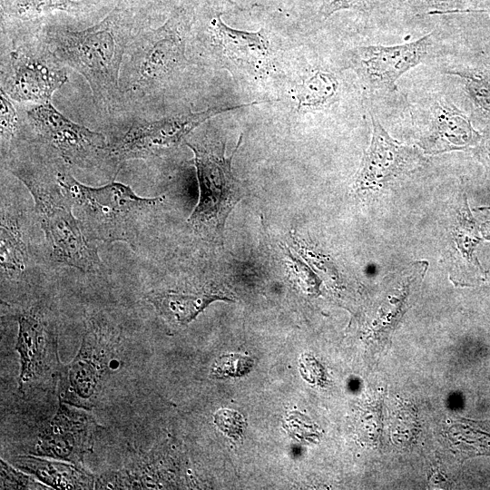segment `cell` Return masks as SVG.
I'll return each instance as SVG.
<instances>
[{
	"label": "cell",
	"instance_id": "9c48e42d",
	"mask_svg": "<svg viewBox=\"0 0 490 490\" xmlns=\"http://www.w3.org/2000/svg\"><path fill=\"white\" fill-rule=\"evenodd\" d=\"M432 34L395 45H362L348 53L349 66L371 93L393 92L397 80L421 64L433 44Z\"/></svg>",
	"mask_w": 490,
	"mask_h": 490
},
{
	"label": "cell",
	"instance_id": "d4e9b609",
	"mask_svg": "<svg viewBox=\"0 0 490 490\" xmlns=\"http://www.w3.org/2000/svg\"><path fill=\"white\" fill-rule=\"evenodd\" d=\"M1 489H46L45 485L36 482L26 474L15 470L1 460Z\"/></svg>",
	"mask_w": 490,
	"mask_h": 490
},
{
	"label": "cell",
	"instance_id": "7a4b0ae2",
	"mask_svg": "<svg viewBox=\"0 0 490 490\" xmlns=\"http://www.w3.org/2000/svg\"><path fill=\"white\" fill-rule=\"evenodd\" d=\"M193 15L179 5L162 25L144 24L129 44L120 73L122 111L142 110L188 66Z\"/></svg>",
	"mask_w": 490,
	"mask_h": 490
},
{
	"label": "cell",
	"instance_id": "ba28073f",
	"mask_svg": "<svg viewBox=\"0 0 490 490\" xmlns=\"http://www.w3.org/2000/svg\"><path fill=\"white\" fill-rule=\"evenodd\" d=\"M26 119L34 133L68 165L92 169L111 160L104 134L73 122L51 102L29 108Z\"/></svg>",
	"mask_w": 490,
	"mask_h": 490
},
{
	"label": "cell",
	"instance_id": "cb8c5ba5",
	"mask_svg": "<svg viewBox=\"0 0 490 490\" xmlns=\"http://www.w3.org/2000/svg\"><path fill=\"white\" fill-rule=\"evenodd\" d=\"M253 367V360L241 355H224L214 362L211 376L216 378L242 377Z\"/></svg>",
	"mask_w": 490,
	"mask_h": 490
},
{
	"label": "cell",
	"instance_id": "4fadbf2b",
	"mask_svg": "<svg viewBox=\"0 0 490 490\" xmlns=\"http://www.w3.org/2000/svg\"><path fill=\"white\" fill-rule=\"evenodd\" d=\"M15 349L20 357L19 388L37 383L58 370L57 341L54 325L38 309L17 315Z\"/></svg>",
	"mask_w": 490,
	"mask_h": 490
},
{
	"label": "cell",
	"instance_id": "4316f807",
	"mask_svg": "<svg viewBox=\"0 0 490 490\" xmlns=\"http://www.w3.org/2000/svg\"><path fill=\"white\" fill-rule=\"evenodd\" d=\"M381 0H323L319 13L328 18L344 9L369 10Z\"/></svg>",
	"mask_w": 490,
	"mask_h": 490
},
{
	"label": "cell",
	"instance_id": "603a6c76",
	"mask_svg": "<svg viewBox=\"0 0 490 490\" xmlns=\"http://www.w3.org/2000/svg\"><path fill=\"white\" fill-rule=\"evenodd\" d=\"M465 83V89L473 103L483 113L490 114V76L456 72Z\"/></svg>",
	"mask_w": 490,
	"mask_h": 490
},
{
	"label": "cell",
	"instance_id": "8fae6325",
	"mask_svg": "<svg viewBox=\"0 0 490 490\" xmlns=\"http://www.w3.org/2000/svg\"><path fill=\"white\" fill-rule=\"evenodd\" d=\"M371 120V141L354 181V190L360 194L384 190L424 162L417 150L394 140L376 116Z\"/></svg>",
	"mask_w": 490,
	"mask_h": 490
},
{
	"label": "cell",
	"instance_id": "83f0119b",
	"mask_svg": "<svg viewBox=\"0 0 490 490\" xmlns=\"http://www.w3.org/2000/svg\"><path fill=\"white\" fill-rule=\"evenodd\" d=\"M179 0H136L140 11L150 20L154 15L171 13Z\"/></svg>",
	"mask_w": 490,
	"mask_h": 490
},
{
	"label": "cell",
	"instance_id": "30bf717a",
	"mask_svg": "<svg viewBox=\"0 0 490 490\" xmlns=\"http://www.w3.org/2000/svg\"><path fill=\"white\" fill-rule=\"evenodd\" d=\"M109 347L105 330L93 323L75 358L61 367L60 400L80 407L93 404L113 362Z\"/></svg>",
	"mask_w": 490,
	"mask_h": 490
},
{
	"label": "cell",
	"instance_id": "3957f363",
	"mask_svg": "<svg viewBox=\"0 0 490 490\" xmlns=\"http://www.w3.org/2000/svg\"><path fill=\"white\" fill-rule=\"evenodd\" d=\"M13 173L26 186L34 201L35 211L55 263L95 271L102 261L97 249L83 232V227L74 214V203L58 182L56 176L45 169L20 163Z\"/></svg>",
	"mask_w": 490,
	"mask_h": 490
},
{
	"label": "cell",
	"instance_id": "277c9868",
	"mask_svg": "<svg viewBox=\"0 0 490 490\" xmlns=\"http://www.w3.org/2000/svg\"><path fill=\"white\" fill-rule=\"evenodd\" d=\"M55 176L77 209L83 229L103 242H133L148 214L164 200L140 197L122 182L87 186L65 168L58 169Z\"/></svg>",
	"mask_w": 490,
	"mask_h": 490
},
{
	"label": "cell",
	"instance_id": "52a82bcc",
	"mask_svg": "<svg viewBox=\"0 0 490 490\" xmlns=\"http://www.w3.org/2000/svg\"><path fill=\"white\" fill-rule=\"evenodd\" d=\"M261 103L263 101L222 104L199 112L176 113L156 120H136L115 142L110 143L111 160L123 162L163 155L181 142H186V136L210 118Z\"/></svg>",
	"mask_w": 490,
	"mask_h": 490
},
{
	"label": "cell",
	"instance_id": "5b68a950",
	"mask_svg": "<svg viewBox=\"0 0 490 490\" xmlns=\"http://www.w3.org/2000/svg\"><path fill=\"white\" fill-rule=\"evenodd\" d=\"M242 142V135L230 156H226L224 141L205 136L186 141L194 154L199 200L187 221L200 236L220 240L226 220L243 198L244 191L231 171V161Z\"/></svg>",
	"mask_w": 490,
	"mask_h": 490
},
{
	"label": "cell",
	"instance_id": "d6986e66",
	"mask_svg": "<svg viewBox=\"0 0 490 490\" xmlns=\"http://www.w3.org/2000/svg\"><path fill=\"white\" fill-rule=\"evenodd\" d=\"M220 299L211 290L186 293L173 290L154 291L147 299L166 319L185 325L193 320L211 301Z\"/></svg>",
	"mask_w": 490,
	"mask_h": 490
},
{
	"label": "cell",
	"instance_id": "2e32d148",
	"mask_svg": "<svg viewBox=\"0 0 490 490\" xmlns=\"http://www.w3.org/2000/svg\"><path fill=\"white\" fill-rule=\"evenodd\" d=\"M482 239L478 222L469 211L466 195L461 194L450 241V279L456 285L472 286L485 280L486 272L475 255V248Z\"/></svg>",
	"mask_w": 490,
	"mask_h": 490
},
{
	"label": "cell",
	"instance_id": "e0dca14e",
	"mask_svg": "<svg viewBox=\"0 0 490 490\" xmlns=\"http://www.w3.org/2000/svg\"><path fill=\"white\" fill-rule=\"evenodd\" d=\"M86 0H0L2 32L38 30L55 11L79 16L88 10Z\"/></svg>",
	"mask_w": 490,
	"mask_h": 490
},
{
	"label": "cell",
	"instance_id": "4dcf8cb0",
	"mask_svg": "<svg viewBox=\"0 0 490 490\" xmlns=\"http://www.w3.org/2000/svg\"><path fill=\"white\" fill-rule=\"evenodd\" d=\"M223 1H225V2H227V3H230V4H231V5H236L233 1H231V0H223ZM237 6H238V5H237Z\"/></svg>",
	"mask_w": 490,
	"mask_h": 490
},
{
	"label": "cell",
	"instance_id": "ac0fdd59",
	"mask_svg": "<svg viewBox=\"0 0 490 490\" xmlns=\"http://www.w3.org/2000/svg\"><path fill=\"white\" fill-rule=\"evenodd\" d=\"M14 463L18 468L32 474L43 484L54 489H92L95 486L94 476L79 464L33 456H18Z\"/></svg>",
	"mask_w": 490,
	"mask_h": 490
},
{
	"label": "cell",
	"instance_id": "9a60e30c",
	"mask_svg": "<svg viewBox=\"0 0 490 490\" xmlns=\"http://www.w3.org/2000/svg\"><path fill=\"white\" fill-rule=\"evenodd\" d=\"M215 47L236 67L254 75H263L271 69L270 43L263 30L247 32L228 26L221 13L211 20Z\"/></svg>",
	"mask_w": 490,
	"mask_h": 490
},
{
	"label": "cell",
	"instance_id": "8992f818",
	"mask_svg": "<svg viewBox=\"0 0 490 490\" xmlns=\"http://www.w3.org/2000/svg\"><path fill=\"white\" fill-rule=\"evenodd\" d=\"M40 29L2 33L9 43L1 48V89L18 103H50L68 82L66 66L52 52Z\"/></svg>",
	"mask_w": 490,
	"mask_h": 490
},
{
	"label": "cell",
	"instance_id": "7c38bea8",
	"mask_svg": "<svg viewBox=\"0 0 490 490\" xmlns=\"http://www.w3.org/2000/svg\"><path fill=\"white\" fill-rule=\"evenodd\" d=\"M97 432L89 412L60 400L54 416L40 428L33 454L81 465L92 451Z\"/></svg>",
	"mask_w": 490,
	"mask_h": 490
},
{
	"label": "cell",
	"instance_id": "6da1fadb",
	"mask_svg": "<svg viewBox=\"0 0 490 490\" xmlns=\"http://www.w3.org/2000/svg\"><path fill=\"white\" fill-rule=\"evenodd\" d=\"M149 19L136 3L122 0L96 24L83 30L42 25L40 32L60 62L88 83L99 111H122L120 73L127 47Z\"/></svg>",
	"mask_w": 490,
	"mask_h": 490
},
{
	"label": "cell",
	"instance_id": "f1b7e54d",
	"mask_svg": "<svg viewBox=\"0 0 490 490\" xmlns=\"http://www.w3.org/2000/svg\"><path fill=\"white\" fill-rule=\"evenodd\" d=\"M477 213L475 218L482 238L490 240V207H481L475 210Z\"/></svg>",
	"mask_w": 490,
	"mask_h": 490
},
{
	"label": "cell",
	"instance_id": "7402d4cb",
	"mask_svg": "<svg viewBox=\"0 0 490 490\" xmlns=\"http://www.w3.org/2000/svg\"><path fill=\"white\" fill-rule=\"evenodd\" d=\"M12 99L0 88V133L2 155L6 154L11 148L13 138L19 128L18 113L14 106Z\"/></svg>",
	"mask_w": 490,
	"mask_h": 490
},
{
	"label": "cell",
	"instance_id": "ffe728a7",
	"mask_svg": "<svg viewBox=\"0 0 490 490\" xmlns=\"http://www.w3.org/2000/svg\"><path fill=\"white\" fill-rule=\"evenodd\" d=\"M0 264L2 276L19 278L26 268L27 250L17 216L6 209L1 211Z\"/></svg>",
	"mask_w": 490,
	"mask_h": 490
},
{
	"label": "cell",
	"instance_id": "5bb4252c",
	"mask_svg": "<svg viewBox=\"0 0 490 490\" xmlns=\"http://www.w3.org/2000/svg\"><path fill=\"white\" fill-rule=\"evenodd\" d=\"M481 134L471 120L447 100H438L427 110V123L418 139L426 154L466 150L479 144Z\"/></svg>",
	"mask_w": 490,
	"mask_h": 490
},
{
	"label": "cell",
	"instance_id": "f546056e",
	"mask_svg": "<svg viewBox=\"0 0 490 490\" xmlns=\"http://www.w3.org/2000/svg\"><path fill=\"white\" fill-rule=\"evenodd\" d=\"M479 156L484 163L490 169V130L481 139Z\"/></svg>",
	"mask_w": 490,
	"mask_h": 490
},
{
	"label": "cell",
	"instance_id": "44dd1931",
	"mask_svg": "<svg viewBox=\"0 0 490 490\" xmlns=\"http://www.w3.org/2000/svg\"><path fill=\"white\" fill-rule=\"evenodd\" d=\"M339 82L337 76L323 68H316L298 84L295 96L298 111L324 109L338 97Z\"/></svg>",
	"mask_w": 490,
	"mask_h": 490
},
{
	"label": "cell",
	"instance_id": "484cf974",
	"mask_svg": "<svg viewBox=\"0 0 490 490\" xmlns=\"http://www.w3.org/2000/svg\"><path fill=\"white\" fill-rule=\"evenodd\" d=\"M214 422L221 431L234 438L241 435L245 426L240 413L230 409L219 410L214 416Z\"/></svg>",
	"mask_w": 490,
	"mask_h": 490
}]
</instances>
